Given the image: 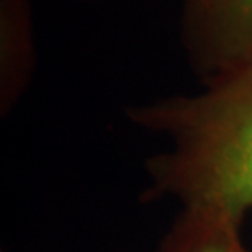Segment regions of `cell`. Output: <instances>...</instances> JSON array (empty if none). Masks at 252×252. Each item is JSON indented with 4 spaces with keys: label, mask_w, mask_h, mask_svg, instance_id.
Here are the masks:
<instances>
[{
    "label": "cell",
    "mask_w": 252,
    "mask_h": 252,
    "mask_svg": "<svg viewBox=\"0 0 252 252\" xmlns=\"http://www.w3.org/2000/svg\"><path fill=\"white\" fill-rule=\"evenodd\" d=\"M89 2H97V0H89Z\"/></svg>",
    "instance_id": "5b68a950"
},
{
    "label": "cell",
    "mask_w": 252,
    "mask_h": 252,
    "mask_svg": "<svg viewBox=\"0 0 252 252\" xmlns=\"http://www.w3.org/2000/svg\"><path fill=\"white\" fill-rule=\"evenodd\" d=\"M156 252H249L243 224L224 216L180 210Z\"/></svg>",
    "instance_id": "277c9868"
},
{
    "label": "cell",
    "mask_w": 252,
    "mask_h": 252,
    "mask_svg": "<svg viewBox=\"0 0 252 252\" xmlns=\"http://www.w3.org/2000/svg\"><path fill=\"white\" fill-rule=\"evenodd\" d=\"M38 64L32 0H0V117L7 118L33 82Z\"/></svg>",
    "instance_id": "3957f363"
},
{
    "label": "cell",
    "mask_w": 252,
    "mask_h": 252,
    "mask_svg": "<svg viewBox=\"0 0 252 252\" xmlns=\"http://www.w3.org/2000/svg\"><path fill=\"white\" fill-rule=\"evenodd\" d=\"M126 118L167 148L146 159L144 201L174 200L244 224L252 210V63L196 94L128 105Z\"/></svg>",
    "instance_id": "6da1fadb"
},
{
    "label": "cell",
    "mask_w": 252,
    "mask_h": 252,
    "mask_svg": "<svg viewBox=\"0 0 252 252\" xmlns=\"http://www.w3.org/2000/svg\"><path fill=\"white\" fill-rule=\"evenodd\" d=\"M180 44L201 85L252 63V0H184Z\"/></svg>",
    "instance_id": "7a4b0ae2"
}]
</instances>
